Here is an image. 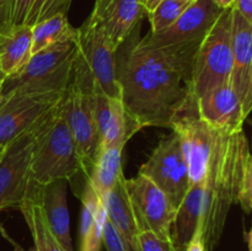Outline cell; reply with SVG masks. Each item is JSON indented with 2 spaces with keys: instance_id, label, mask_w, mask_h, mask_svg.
Wrapping results in <instances>:
<instances>
[{
  "instance_id": "19",
  "label": "cell",
  "mask_w": 252,
  "mask_h": 251,
  "mask_svg": "<svg viewBox=\"0 0 252 251\" xmlns=\"http://www.w3.org/2000/svg\"><path fill=\"white\" fill-rule=\"evenodd\" d=\"M81 203L80 251H100L107 212L105 202L100 198L89 180H85Z\"/></svg>"
},
{
  "instance_id": "44",
  "label": "cell",
  "mask_w": 252,
  "mask_h": 251,
  "mask_svg": "<svg viewBox=\"0 0 252 251\" xmlns=\"http://www.w3.org/2000/svg\"><path fill=\"white\" fill-rule=\"evenodd\" d=\"M1 150H2V149H1ZM1 150H0V153H1Z\"/></svg>"
},
{
  "instance_id": "14",
  "label": "cell",
  "mask_w": 252,
  "mask_h": 251,
  "mask_svg": "<svg viewBox=\"0 0 252 251\" xmlns=\"http://www.w3.org/2000/svg\"><path fill=\"white\" fill-rule=\"evenodd\" d=\"M233 66L230 85L249 117L252 108V22L231 7Z\"/></svg>"
},
{
  "instance_id": "40",
  "label": "cell",
  "mask_w": 252,
  "mask_h": 251,
  "mask_svg": "<svg viewBox=\"0 0 252 251\" xmlns=\"http://www.w3.org/2000/svg\"><path fill=\"white\" fill-rule=\"evenodd\" d=\"M1 76H5L4 74H2V71H1V66H0V78H1Z\"/></svg>"
},
{
  "instance_id": "3",
  "label": "cell",
  "mask_w": 252,
  "mask_h": 251,
  "mask_svg": "<svg viewBox=\"0 0 252 251\" xmlns=\"http://www.w3.org/2000/svg\"><path fill=\"white\" fill-rule=\"evenodd\" d=\"M63 98L34 129L30 174L32 181L42 186L54 180L69 181L81 172L80 159L64 115Z\"/></svg>"
},
{
  "instance_id": "12",
  "label": "cell",
  "mask_w": 252,
  "mask_h": 251,
  "mask_svg": "<svg viewBox=\"0 0 252 251\" xmlns=\"http://www.w3.org/2000/svg\"><path fill=\"white\" fill-rule=\"evenodd\" d=\"M170 128L177 135L189 166V186L204 181L209 157L218 130L209 127L197 111L184 112L174 120Z\"/></svg>"
},
{
  "instance_id": "6",
  "label": "cell",
  "mask_w": 252,
  "mask_h": 251,
  "mask_svg": "<svg viewBox=\"0 0 252 251\" xmlns=\"http://www.w3.org/2000/svg\"><path fill=\"white\" fill-rule=\"evenodd\" d=\"M233 66L231 7L225 9L199 44L192 78L194 101L212 89L230 83Z\"/></svg>"
},
{
  "instance_id": "11",
  "label": "cell",
  "mask_w": 252,
  "mask_h": 251,
  "mask_svg": "<svg viewBox=\"0 0 252 251\" xmlns=\"http://www.w3.org/2000/svg\"><path fill=\"white\" fill-rule=\"evenodd\" d=\"M37 126L7 143L0 153V212L19 209L27 194L32 143Z\"/></svg>"
},
{
  "instance_id": "10",
  "label": "cell",
  "mask_w": 252,
  "mask_h": 251,
  "mask_svg": "<svg viewBox=\"0 0 252 251\" xmlns=\"http://www.w3.org/2000/svg\"><path fill=\"white\" fill-rule=\"evenodd\" d=\"M78 56L103 93L121 98V86L116 74V53L110 39L97 22L89 16L78 29Z\"/></svg>"
},
{
  "instance_id": "32",
  "label": "cell",
  "mask_w": 252,
  "mask_h": 251,
  "mask_svg": "<svg viewBox=\"0 0 252 251\" xmlns=\"http://www.w3.org/2000/svg\"><path fill=\"white\" fill-rule=\"evenodd\" d=\"M34 0H16L14 9V26L25 24L27 15L33 5Z\"/></svg>"
},
{
  "instance_id": "28",
  "label": "cell",
  "mask_w": 252,
  "mask_h": 251,
  "mask_svg": "<svg viewBox=\"0 0 252 251\" xmlns=\"http://www.w3.org/2000/svg\"><path fill=\"white\" fill-rule=\"evenodd\" d=\"M138 249L139 251H175L172 241L164 240L153 231H140L138 236Z\"/></svg>"
},
{
  "instance_id": "41",
  "label": "cell",
  "mask_w": 252,
  "mask_h": 251,
  "mask_svg": "<svg viewBox=\"0 0 252 251\" xmlns=\"http://www.w3.org/2000/svg\"><path fill=\"white\" fill-rule=\"evenodd\" d=\"M181 1H187V2H192V1H194V0H181Z\"/></svg>"
},
{
  "instance_id": "30",
  "label": "cell",
  "mask_w": 252,
  "mask_h": 251,
  "mask_svg": "<svg viewBox=\"0 0 252 251\" xmlns=\"http://www.w3.org/2000/svg\"><path fill=\"white\" fill-rule=\"evenodd\" d=\"M102 244L107 251H128L127 245L108 219H106L103 226Z\"/></svg>"
},
{
  "instance_id": "31",
  "label": "cell",
  "mask_w": 252,
  "mask_h": 251,
  "mask_svg": "<svg viewBox=\"0 0 252 251\" xmlns=\"http://www.w3.org/2000/svg\"><path fill=\"white\" fill-rule=\"evenodd\" d=\"M16 0H0V36L9 33L14 27V9Z\"/></svg>"
},
{
  "instance_id": "42",
  "label": "cell",
  "mask_w": 252,
  "mask_h": 251,
  "mask_svg": "<svg viewBox=\"0 0 252 251\" xmlns=\"http://www.w3.org/2000/svg\"><path fill=\"white\" fill-rule=\"evenodd\" d=\"M138 1H139V2H140V4H142V5H143V1H144V0H138Z\"/></svg>"
},
{
  "instance_id": "8",
  "label": "cell",
  "mask_w": 252,
  "mask_h": 251,
  "mask_svg": "<svg viewBox=\"0 0 252 251\" xmlns=\"http://www.w3.org/2000/svg\"><path fill=\"white\" fill-rule=\"evenodd\" d=\"M65 91V90H64ZM64 91L4 94L0 100V148L38 125L62 101Z\"/></svg>"
},
{
  "instance_id": "5",
  "label": "cell",
  "mask_w": 252,
  "mask_h": 251,
  "mask_svg": "<svg viewBox=\"0 0 252 251\" xmlns=\"http://www.w3.org/2000/svg\"><path fill=\"white\" fill-rule=\"evenodd\" d=\"M76 54V38L53 44L32 54L21 70L5 79L2 95L47 94L66 90L70 83Z\"/></svg>"
},
{
  "instance_id": "16",
  "label": "cell",
  "mask_w": 252,
  "mask_h": 251,
  "mask_svg": "<svg viewBox=\"0 0 252 251\" xmlns=\"http://www.w3.org/2000/svg\"><path fill=\"white\" fill-rule=\"evenodd\" d=\"M198 117L216 130L234 133L244 129L246 116L230 83L212 89L196 101Z\"/></svg>"
},
{
  "instance_id": "7",
  "label": "cell",
  "mask_w": 252,
  "mask_h": 251,
  "mask_svg": "<svg viewBox=\"0 0 252 251\" xmlns=\"http://www.w3.org/2000/svg\"><path fill=\"white\" fill-rule=\"evenodd\" d=\"M139 174L157 185L175 211L189 188V166L177 135L162 138L149 159L140 166Z\"/></svg>"
},
{
  "instance_id": "27",
  "label": "cell",
  "mask_w": 252,
  "mask_h": 251,
  "mask_svg": "<svg viewBox=\"0 0 252 251\" xmlns=\"http://www.w3.org/2000/svg\"><path fill=\"white\" fill-rule=\"evenodd\" d=\"M71 0H34L24 25L33 26L57 14L68 15Z\"/></svg>"
},
{
  "instance_id": "4",
  "label": "cell",
  "mask_w": 252,
  "mask_h": 251,
  "mask_svg": "<svg viewBox=\"0 0 252 251\" xmlns=\"http://www.w3.org/2000/svg\"><path fill=\"white\" fill-rule=\"evenodd\" d=\"M95 84V79L76 54L70 83L64 91L63 107L85 179L90 176L100 149V135L91 96Z\"/></svg>"
},
{
  "instance_id": "37",
  "label": "cell",
  "mask_w": 252,
  "mask_h": 251,
  "mask_svg": "<svg viewBox=\"0 0 252 251\" xmlns=\"http://www.w3.org/2000/svg\"><path fill=\"white\" fill-rule=\"evenodd\" d=\"M212 1H213L218 7L225 10V9H230V7L233 6L234 0H212Z\"/></svg>"
},
{
  "instance_id": "2",
  "label": "cell",
  "mask_w": 252,
  "mask_h": 251,
  "mask_svg": "<svg viewBox=\"0 0 252 251\" xmlns=\"http://www.w3.org/2000/svg\"><path fill=\"white\" fill-rule=\"evenodd\" d=\"M251 161L250 144L244 129L234 133L218 130L203 181L198 225L206 251L214 250L220 241L229 211L238 203L240 182Z\"/></svg>"
},
{
  "instance_id": "34",
  "label": "cell",
  "mask_w": 252,
  "mask_h": 251,
  "mask_svg": "<svg viewBox=\"0 0 252 251\" xmlns=\"http://www.w3.org/2000/svg\"><path fill=\"white\" fill-rule=\"evenodd\" d=\"M185 251H206V248H204L203 239H202V231L199 229V226L197 228L196 233H194L193 238L189 241V245L186 246V250Z\"/></svg>"
},
{
  "instance_id": "22",
  "label": "cell",
  "mask_w": 252,
  "mask_h": 251,
  "mask_svg": "<svg viewBox=\"0 0 252 251\" xmlns=\"http://www.w3.org/2000/svg\"><path fill=\"white\" fill-rule=\"evenodd\" d=\"M203 199V182L191 185L175 214L171 239L175 248L187 246L199 225Z\"/></svg>"
},
{
  "instance_id": "26",
  "label": "cell",
  "mask_w": 252,
  "mask_h": 251,
  "mask_svg": "<svg viewBox=\"0 0 252 251\" xmlns=\"http://www.w3.org/2000/svg\"><path fill=\"white\" fill-rule=\"evenodd\" d=\"M192 2L181 0H161L152 12L147 14L152 26L150 32L157 33L171 26Z\"/></svg>"
},
{
  "instance_id": "38",
  "label": "cell",
  "mask_w": 252,
  "mask_h": 251,
  "mask_svg": "<svg viewBox=\"0 0 252 251\" xmlns=\"http://www.w3.org/2000/svg\"><path fill=\"white\" fill-rule=\"evenodd\" d=\"M5 79H6V76H1V78H0V100H1V95H2V88H4Z\"/></svg>"
},
{
  "instance_id": "13",
  "label": "cell",
  "mask_w": 252,
  "mask_h": 251,
  "mask_svg": "<svg viewBox=\"0 0 252 251\" xmlns=\"http://www.w3.org/2000/svg\"><path fill=\"white\" fill-rule=\"evenodd\" d=\"M223 11L212 0H194L171 26L157 33L149 32L139 38V43L147 47H165L202 41Z\"/></svg>"
},
{
  "instance_id": "25",
  "label": "cell",
  "mask_w": 252,
  "mask_h": 251,
  "mask_svg": "<svg viewBox=\"0 0 252 251\" xmlns=\"http://www.w3.org/2000/svg\"><path fill=\"white\" fill-rule=\"evenodd\" d=\"M78 29L73 27L68 20V15L57 14L31 26L32 54H36L53 44L75 39Z\"/></svg>"
},
{
  "instance_id": "21",
  "label": "cell",
  "mask_w": 252,
  "mask_h": 251,
  "mask_svg": "<svg viewBox=\"0 0 252 251\" xmlns=\"http://www.w3.org/2000/svg\"><path fill=\"white\" fill-rule=\"evenodd\" d=\"M39 189L41 185L31 180L26 197L19 208L33 239V246L37 251H65L49 228L42 208Z\"/></svg>"
},
{
  "instance_id": "1",
  "label": "cell",
  "mask_w": 252,
  "mask_h": 251,
  "mask_svg": "<svg viewBox=\"0 0 252 251\" xmlns=\"http://www.w3.org/2000/svg\"><path fill=\"white\" fill-rule=\"evenodd\" d=\"M140 24L116 54L121 100L140 127L170 128L184 112L196 111L192 78L199 44L203 41L165 47L139 43Z\"/></svg>"
},
{
  "instance_id": "39",
  "label": "cell",
  "mask_w": 252,
  "mask_h": 251,
  "mask_svg": "<svg viewBox=\"0 0 252 251\" xmlns=\"http://www.w3.org/2000/svg\"><path fill=\"white\" fill-rule=\"evenodd\" d=\"M186 250V246H177L175 248V251H185Z\"/></svg>"
},
{
  "instance_id": "33",
  "label": "cell",
  "mask_w": 252,
  "mask_h": 251,
  "mask_svg": "<svg viewBox=\"0 0 252 251\" xmlns=\"http://www.w3.org/2000/svg\"><path fill=\"white\" fill-rule=\"evenodd\" d=\"M231 7L240 12L248 21L252 22V0H234Z\"/></svg>"
},
{
  "instance_id": "36",
  "label": "cell",
  "mask_w": 252,
  "mask_h": 251,
  "mask_svg": "<svg viewBox=\"0 0 252 251\" xmlns=\"http://www.w3.org/2000/svg\"><path fill=\"white\" fill-rule=\"evenodd\" d=\"M160 1H161V0H144V1H143V6H144L145 12H147V14L152 12Z\"/></svg>"
},
{
  "instance_id": "20",
  "label": "cell",
  "mask_w": 252,
  "mask_h": 251,
  "mask_svg": "<svg viewBox=\"0 0 252 251\" xmlns=\"http://www.w3.org/2000/svg\"><path fill=\"white\" fill-rule=\"evenodd\" d=\"M125 180L126 177L123 175L106 196L105 206L107 219L112 223L121 238L123 239L128 251H139L138 236L140 231L135 221L129 199H128Z\"/></svg>"
},
{
  "instance_id": "18",
  "label": "cell",
  "mask_w": 252,
  "mask_h": 251,
  "mask_svg": "<svg viewBox=\"0 0 252 251\" xmlns=\"http://www.w3.org/2000/svg\"><path fill=\"white\" fill-rule=\"evenodd\" d=\"M66 180L41 185L39 196L48 225L65 251H74L70 235V217L66 204Z\"/></svg>"
},
{
  "instance_id": "9",
  "label": "cell",
  "mask_w": 252,
  "mask_h": 251,
  "mask_svg": "<svg viewBox=\"0 0 252 251\" xmlns=\"http://www.w3.org/2000/svg\"><path fill=\"white\" fill-rule=\"evenodd\" d=\"M125 186L139 231H153L159 238L172 241L171 229L176 211L161 189L140 174L126 179Z\"/></svg>"
},
{
  "instance_id": "23",
  "label": "cell",
  "mask_w": 252,
  "mask_h": 251,
  "mask_svg": "<svg viewBox=\"0 0 252 251\" xmlns=\"http://www.w3.org/2000/svg\"><path fill=\"white\" fill-rule=\"evenodd\" d=\"M31 26H14L11 31L0 36V66L5 76L21 70L32 57Z\"/></svg>"
},
{
  "instance_id": "24",
  "label": "cell",
  "mask_w": 252,
  "mask_h": 251,
  "mask_svg": "<svg viewBox=\"0 0 252 251\" xmlns=\"http://www.w3.org/2000/svg\"><path fill=\"white\" fill-rule=\"evenodd\" d=\"M125 147L100 148L94 162L93 170L88 179L100 198L105 202L108 192L115 187L123 176L122 153Z\"/></svg>"
},
{
  "instance_id": "17",
  "label": "cell",
  "mask_w": 252,
  "mask_h": 251,
  "mask_svg": "<svg viewBox=\"0 0 252 251\" xmlns=\"http://www.w3.org/2000/svg\"><path fill=\"white\" fill-rule=\"evenodd\" d=\"M90 15L117 52L147 12L138 0H96Z\"/></svg>"
},
{
  "instance_id": "15",
  "label": "cell",
  "mask_w": 252,
  "mask_h": 251,
  "mask_svg": "<svg viewBox=\"0 0 252 251\" xmlns=\"http://www.w3.org/2000/svg\"><path fill=\"white\" fill-rule=\"evenodd\" d=\"M93 106L100 135V148L125 147L142 129L139 123L127 112L121 98L106 95L96 83L93 89Z\"/></svg>"
},
{
  "instance_id": "35",
  "label": "cell",
  "mask_w": 252,
  "mask_h": 251,
  "mask_svg": "<svg viewBox=\"0 0 252 251\" xmlns=\"http://www.w3.org/2000/svg\"><path fill=\"white\" fill-rule=\"evenodd\" d=\"M0 233H1V235L4 236V238L6 239V240L9 241V243L11 244L12 246H14V250H12V251H26V250H24V248H22V246L20 245L19 243H16V241H15L14 239H12L11 236H10L9 234H7V231L5 230L4 226H2L1 224H0ZM27 251H37V250H36V248H34V246H32V248L30 249V250H27Z\"/></svg>"
},
{
  "instance_id": "29",
  "label": "cell",
  "mask_w": 252,
  "mask_h": 251,
  "mask_svg": "<svg viewBox=\"0 0 252 251\" xmlns=\"http://www.w3.org/2000/svg\"><path fill=\"white\" fill-rule=\"evenodd\" d=\"M238 203L246 214L251 213L252 209V161L246 166L243 180L240 182Z\"/></svg>"
},
{
  "instance_id": "43",
  "label": "cell",
  "mask_w": 252,
  "mask_h": 251,
  "mask_svg": "<svg viewBox=\"0 0 252 251\" xmlns=\"http://www.w3.org/2000/svg\"><path fill=\"white\" fill-rule=\"evenodd\" d=\"M2 148H4V147H2ZM2 148H0V150H1V149H2Z\"/></svg>"
}]
</instances>
